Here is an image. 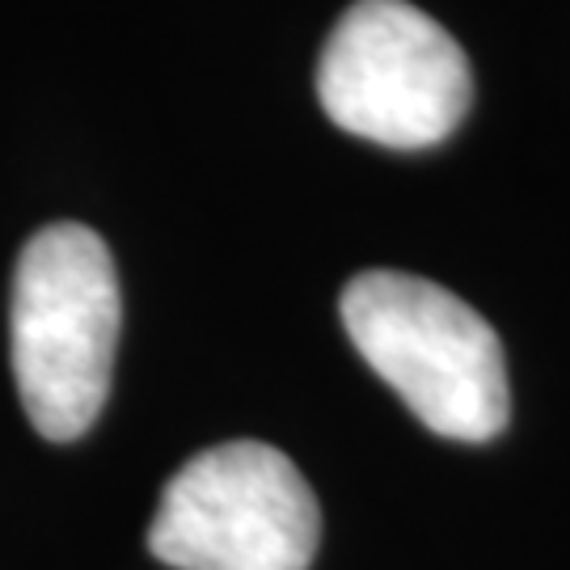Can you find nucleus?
<instances>
[{
	"mask_svg": "<svg viewBox=\"0 0 570 570\" xmlns=\"http://www.w3.org/2000/svg\"><path fill=\"white\" fill-rule=\"evenodd\" d=\"M338 308L355 351L428 431L487 444L508 428L503 343L449 287L406 271H364L343 287Z\"/></svg>",
	"mask_w": 570,
	"mask_h": 570,
	"instance_id": "nucleus-2",
	"label": "nucleus"
},
{
	"mask_svg": "<svg viewBox=\"0 0 570 570\" xmlns=\"http://www.w3.org/2000/svg\"><path fill=\"white\" fill-rule=\"evenodd\" d=\"M322 508L279 449L228 440L190 456L161 490L148 550L174 570H308Z\"/></svg>",
	"mask_w": 570,
	"mask_h": 570,
	"instance_id": "nucleus-3",
	"label": "nucleus"
},
{
	"mask_svg": "<svg viewBox=\"0 0 570 570\" xmlns=\"http://www.w3.org/2000/svg\"><path fill=\"white\" fill-rule=\"evenodd\" d=\"M317 98L343 131L385 148L449 140L473 102L461 42L406 0H355L317 63Z\"/></svg>",
	"mask_w": 570,
	"mask_h": 570,
	"instance_id": "nucleus-4",
	"label": "nucleus"
},
{
	"mask_svg": "<svg viewBox=\"0 0 570 570\" xmlns=\"http://www.w3.org/2000/svg\"><path fill=\"white\" fill-rule=\"evenodd\" d=\"M122 296L106 242L85 225L39 228L18 258L9 351L26 419L68 444L94 428L110 393Z\"/></svg>",
	"mask_w": 570,
	"mask_h": 570,
	"instance_id": "nucleus-1",
	"label": "nucleus"
}]
</instances>
